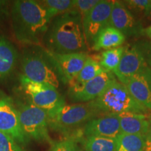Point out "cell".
Listing matches in <instances>:
<instances>
[{
    "label": "cell",
    "instance_id": "cell-1",
    "mask_svg": "<svg viewBox=\"0 0 151 151\" xmlns=\"http://www.w3.org/2000/svg\"><path fill=\"white\" fill-rule=\"evenodd\" d=\"M43 41L48 51L58 54L86 52L89 48L82 19L74 9L52 19Z\"/></svg>",
    "mask_w": 151,
    "mask_h": 151
},
{
    "label": "cell",
    "instance_id": "cell-26",
    "mask_svg": "<svg viewBox=\"0 0 151 151\" xmlns=\"http://www.w3.org/2000/svg\"><path fill=\"white\" fill-rule=\"evenodd\" d=\"M0 151H24V150L14 138L0 132Z\"/></svg>",
    "mask_w": 151,
    "mask_h": 151
},
{
    "label": "cell",
    "instance_id": "cell-16",
    "mask_svg": "<svg viewBox=\"0 0 151 151\" xmlns=\"http://www.w3.org/2000/svg\"><path fill=\"white\" fill-rule=\"evenodd\" d=\"M121 134L139 135L146 137L149 131L151 119L147 114L124 113L118 115Z\"/></svg>",
    "mask_w": 151,
    "mask_h": 151
},
{
    "label": "cell",
    "instance_id": "cell-8",
    "mask_svg": "<svg viewBox=\"0 0 151 151\" xmlns=\"http://www.w3.org/2000/svg\"><path fill=\"white\" fill-rule=\"evenodd\" d=\"M0 132L11 136L22 146L27 145L29 141L20 125L16 105L12 98L1 90H0Z\"/></svg>",
    "mask_w": 151,
    "mask_h": 151
},
{
    "label": "cell",
    "instance_id": "cell-4",
    "mask_svg": "<svg viewBox=\"0 0 151 151\" xmlns=\"http://www.w3.org/2000/svg\"><path fill=\"white\" fill-rule=\"evenodd\" d=\"M21 67L22 76L29 80L53 86L57 89L59 87V76L46 50L39 48L25 50L22 54Z\"/></svg>",
    "mask_w": 151,
    "mask_h": 151
},
{
    "label": "cell",
    "instance_id": "cell-31",
    "mask_svg": "<svg viewBox=\"0 0 151 151\" xmlns=\"http://www.w3.org/2000/svg\"><path fill=\"white\" fill-rule=\"evenodd\" d=\"M143 35L146 36V37L148 38V39H150L151 41V24L150 25H149L148 27H147L146 28H144V29H143Z\"/></svg>",
    "mask_w": 151,
    "mask_h": 151
},
{
    "label": "cell",
    "instance_id": "cell-7",
    "mask_svg": "<svg viewBox=\"0 0 151 151\" xmlns=\"http://www.w3.org/2000/svg\"><path fill=\"white\" fill-rule=\"evenodd\" d=\"M22 89L32 104L45 111L48 118L65 105V100L53 86L34 82L22 75Z\"/></svg>",
    "mask_w": 151,
    "mask_h": 151
},
{
    "label": "cell",
    "instance_id": "cell-6",
    "mask_svg": "<svg viewBox=\"0 0 151 151\" xmlns=\"http://www.w3.org/2000/svg\"><path fill=\"white\" fill-rule=\"evenodd\" d=\"M16 108L22 131L29 140L32 139L50 144L53 142L48 133V116L46 111L30 101H19Z\"/></svg>",
    "mask_w": 151,
    "mask_h": 151
},
{
    "label": "cell",
    "instance_id": "cell-28",
    "mask_svg": "<svg viewBox=\"0 0 151 151\" xmlns=\"http://www.w3.org/2000/svg\"><path fill=\"white\" fill-rule=\"evenodd\" d=\"M9 1L0 0V21L9 16Z\"/></svg>",
    "mask_w": 151,
    "mask_h": 151
},
{
    "label": "cell",
    "instance_id": "cell-9",
    "mask_svg": "<svg viewBox=\"0 0 151 151\" xmlns=\"http://www.w3.org/2000/svg\"><path fill=\"white\" fill-rule=\"evenodd\" d=\"M46 51L58 73L60 81L69 84L76 78L88 57L86 52L58 54L48 50Z\"/></svg>",
    "mask_w": 151,
    "mask_h": 151
},
{
    "label": "cell",
    "instance_id": "cell-30",
    "mask_svg": "<svg viewBox=\"0 0 151 151\" xmlns=\"http://www.w3.org/2000/svg\"><path fill=\"white\" fill-rule=\"evenodd\" d=\"M143 151H151V122L150 125V129L145 137L144 147H143Z\"/></svg>",
    "mask_w": 151,
    "mask_h": 151
},
{
    "label": "cell",
    "instance_id": "cell-19",
    "mask_svg": "<svg viewBox=\"0 0 151 151\" xmlns=\"http://www.w3.org/2000/svg\"><path fill=\"white\" fill-rule=\"evenodd\" d=\"M104 71H106L103 69L99 62L94 59L92 57L88 55L83 67L82 68L76 78L72 82L70 83L69 85L81 86V85L91 81L92 79L94 78Z\"/></svg>",
    "mask_w": 151,
    "mask_h": 151
},
{
    "label": "cell",
    "instance_id": "cell-10",
    "mask_svg": "<svg viewBox=\"0 0 151 151\" xmlns=\"http://www.w3.org/2000/svg\"><path fill=\"white\" fill-rule=\"evenodd\" d=\"M112 5L113 1L99 0L82 20L88 47L92 46L94 39L101 29L110 26Z\"/></svg>",
    "mask_w": 151,
    "mask_h": 151
},
{
    "label": "cell",
    "instance_id": "cell-15",
    "mask_svg": "<svg viewBox=\"0 0 151 151\" xmlns=\"http://www.w3.org/2000/svg\"><path fill=\"white\" fill-rule=\"evenodd\" d=\"M123 85L138 102L151 112V68L148 65Z\"/></svg>",
    "mask_w": 151,
    "mask_h": 151
},
{
    "label": "cell",
    "instance_id": "cell-22",
    "mask_svg": "<svg viewBox=\"0 0 151 151\" xmlns=\"http://www.w3.org/2000/svg\"><path fill=\"white\" fill-rule=\"evenodd\" d=\"M145 137L139 135L120 134L117 137L115 151H143Z\"/></svg>",
    "mask_w": 151,
    "mask_h": 151
},
{
    "label": "cell",
    "instance_id": "cell-18",
    "mask_svg": "<svg viewBox=\"0 0 151 151\" xmlns=\"http://www.w3.org/2000/svg\"><path fill=\"white\" fill-rule=\"evenodd\" d=\"M18 58V52L14 45L0 36V81L6 78L13 72Z\"/></svg>",
    "mask_w": 151,
    "mask_h": 151
},
{
    "label": "cell",
    "instance_id": "cell-14",
    "mask_svg": "<svg viewBox=\"0 0 151 151\" xmlns=\"http://www.w3.org/2000/svg\"><path fill=\"white\" fill-rule=\"evenodd\" d=\"M83 134L86 137H100L116 139L121 134L118 115L101 114L85 124Z\"/></svg>",
    "mask_w": 151,
    "mask_h": 151
},
{
    "label": "cell",
    "instance_id": "cell-27",
    "mask_svg": "<svg viewBox=\"0 0 151 151\" xmlns=\"http://www.w3.org/2000/svg\"><path fill=\"white\" fill-rule=\"evenodd\" d=\"M99 0H76L74 10L80 14L82 20Z\"/></svg>",
    "mask_w": 151,
    "mask_h": 151
},
{
    "label": "cell",
    "instance_id": "cell-20",
    "mask_svg": "<svg viewBox=\"0 0 151 151\" xmlns=\"http://www.w3.org/2000/svg\"><path fill=\"white\" fill-rule=\"evenodd\" d=\"M39 2L46 10L47 18L50 22L55 17L73 10L76 0H45Z\"/></svg>",
    "mask_w": 151,
    "mask_h": 151
},
{
    "label": "cell",
    "instance_id": "cell-34",
    "mask_svg": "<svg viewBox=\"0 0 151 151\" xmlns=\"http://www.w3.org/2000/svg\"><path fill=\"white\" fill-rule=\"evenodd\" d=\"M79 151H81V150H79Z\"/></svg>",
    "mask_w": 151,
    "mask_h": 151
},
{
    "label": "cell",
    "instance_id": "cell-24",
    "mask_svg": "<svg viewBox=\"0 0 151 151\" xmlns=\"http://www.w3.org/2000/svg\"><path fill=\"white\" fill-rule=\"evenodd\" d=\"M122 3L134 16L140 20L141 18H146L151 0H126L122 1Z\"/></svg>",
    "mask_w": 151,
    "mask_h": 151
},
{
    "label": "cell",
    "instance_id": "cell-11",
    "mask_svg": "<svg viewBox=\"0 0 151 151\" xmlns=\"http://www.w3.org/2000/svg\"><path fill=\"white\" fill-rule=\"evenodd\" d=\"M115 79L113 73L104 71L81 86L69 85L68 96L73 102H90L99 97Z\"/></svg>",
    "mask_w": 151,
    "mask_h": 151
},
{
    "label": "cell",
    "instance_id": "cell-13",
    "mask_svg": "<svg viewBox=\"0 0 151 151\" xmlns=\"http://www.w3.org/2000/svg\"><path fill=\"white\" fill-rule=\"evenodd\" d=\"M110 26L121 32L125 37H139L143 36L144 28L141 20L134 16L124 6L122 1H113Z\"/></svg>",
    "mask_w": 151,
    "mask_h": 151
},
{
    "label": "cell",
    "instance_id": "cell-32",
    "mask_svg": "<svg viewBox=\"0 0 151 151\" xmlns=\"http://www.w3.org/2000/svg\"><path fill=\"white\" fill-rule=\"evenodd\" d=\"M146 18L148 19V20H150V21H151V4H150V6H149L148 11H147V13H146Z\"/></svg>",
    "mask_w": 151,
    "mask_h": 151
},
{
    "label": "cell",
    "instance_id": "cell-21",
    "mask_svg": "<svg viewBox=\"0 0 151 151\" xmlns=\"http://www.w3.org/2000/svg\"><path fill=\"white\" fill-rule=\"evenodd\" d=\"M125 46H120L104 50L97 58H93L99 62L104 70L114 73L120 64Z\"/></svg>",
    "mask_w": 151,
    "mask_h": 151
},
{
    "label": "cell",
    "instance_id": "cell-2",
    "mask_svg": "<svg viewBox=\"0 0 151 151\" xmlns=\"http://www.w3.org/2000/svg\"><path fill=\"white\" fill-rule=\"evenodd\" d=\"M14 33L21 43L39 45L44 39L50 21L39 1H15L11 11Z\"/></svg>",
    "mask_w": 151,
    "mask_h": 151
},
{
    "label": "cell",
    "instance_id": "cell-5",
    "mask_svg": "<svg viewBox=\"0 0 151 151\" xmlns=\"http://www.w3.org/2000/svg\"><path fill=\"white\" fill-rule=\"evenodd\" d=\"M99 115L100 113L90 102L65 104L49 117L48 126L54 131L67 134L85 125Z\"/></svg>",
    "mask_w": 151,
    "mask_h": 151
},
{
    "label": "cell",
    "instance_id": "cell-17",
    "mask_svg": "<svg viewBox=\"0 0 151 151\" xmlns=\"http://www.w3.org/2000/svg\"><path fill=\"white\" fill-rule=\"evenodd\" d=\"M125 40V36L121 32L112 26H108L98 33L91 48L94 51L109 50L122 46Z\"/></svg>",
    "mask_w": 151,
    "mask_h": 151
},
{
    "label": "cell",
    "instance_id": "cell-33",
    "mask_svg": "<svg viewBox=\"0 0 151 151\" xmlns=\"http://www.w3.org/2000/svg\"><path fill=\"white\" fill-rule=\"evenodd\" d=\"M147 62H148V65L149 67L151 68V60H148V61H147Z\"/></svg>",
    "mask_w": 151,
    "mask_h": 151
},
{
    "label": "cell",
    "instance_id": "cell-25",
    "mask_svg": "<svg viewBox=\"0 0 151 151\" xmlns=\"http://www.w3.org/2000/svg\"><path fill=\"white\" fill-rule=\"evenodd\" d=\"M78 140L76 138H68L59 141H53L48 151H79Z\"/></svg>",
    "mask_w": 151,
    "mask_h": 151
},
{
    "label": "cell",
    "instance_id": "cell-29",
    "mask_svg": "<svg viewBox=\"0 0 151 151\" xmlns=\"http://www.w3.org/2000/svg\"><path fill=\"white\" fill-rule=\"evenodd\" d=\"M143 52L146 55L147 60H151V41H139Z\"/></svg>",
    "mask_w": 151,
    "mask_h": 151
},
{
    "label": "cell",
    "instance_id": "cell-3",
    "mask_svg": "<svg viewBox=\"0 0 151 151\" xmlns=\"http://www.w3.org/2000/svg\"><path fill=\"white\" fill-rule=\"evenodd\" d=\"M100 114H148V109L132 97L124 85L115 79L97 98L90 101Z\"/></svg>",
    "mask_w": 151,
    "mask_h": 151
},
{
    "label": "cell",
    "instance_id": "cell-12",
    "mask_svg": "<svg viewBox=\"0 0 151 151\" xmlns=\"http://www.w3.org/2000/svg\"><path fill=\"white\" fill-rule=\"evenodd\" d=\"M147 61L148 60L139 42L128 45L124 48L120 64L113 74L119 82L124 84L132 76L148 65Z\"/></svg>",
    "mask_w": 151,
    "mask_h": 151
},
{
    "label": "cell",
    "instance_id": "cell-23",
    "mask_svg": "<svg viewBox=\"0 0 151 151\" xmlns=\"http://www.w3.org/2000/svg\"><path fill=\"white\" fill-rule=\"evenodd\" d=\"M117 138L88 137L84 140V148L86 151H115Z\"/></svg>",
    "mask_w": 151,
    "mask_h": 151
}]
</instances>
